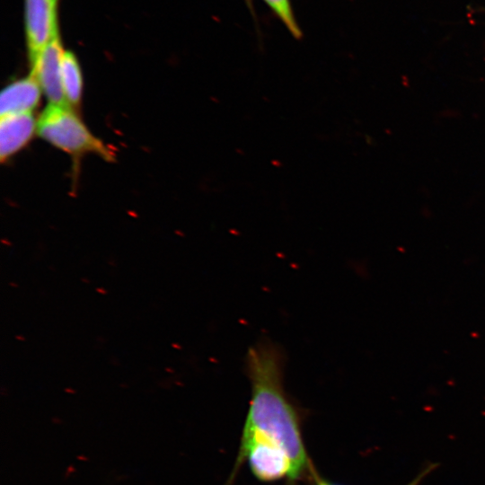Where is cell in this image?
I'll return each mask as SVG.
<instances>
[{"label":"cell","mask_w":485,"mask_h":485,"mask_svg":"<svg viewBox=\"0 0 485 485\" xmlns=\"http://www.w3.org/2000/svg\"><path fill=\"white\" fill-rule=\"evenodd\" d=\"M286 363L284 350L270 340L261 339L248 348L244 370L251 400L240 445L262 441L282 449L297 481L310 475L313 465L304 443L299 411L285 390Z\"/></svg>","instance_id":"obj_1"},{"label":"cell","mask_w":485,"mask_h":485,"mask_svg":"<svg viewBox=\"0 0 485 485\" xmlns=\"http://www.w3.org/2000/svg\"><path fill=\"white\" fill-rule=\"evenodd\" d=\"M37 133L74 159L95 154L106 161H114L113 150L95 137L68 105L48 104L38 119Z\"/></svg>","instance_id":"obj_2"},{"label":"cell","mask_w":485,"mask_h":485,"mask_svg":"<svg viewBox=\"0 0 485 485\" xmlns=\"http://www.w3.org/2000/svg\"><path fill=\"white\" fill-rule=\"evenodd\" d=\"M23 25L31 66L40 53L59 35L58 0H23Z\"/></svg>","instance_id":"obj_3"},{"label":"cell","mask_w":485,"mask_h":485,"mask_svg":"<svg viewBox=\"0 0 485 485\" xmlns=\"http://www.w3.org/2000/svg\"><path fill=\"white\" fill-rule=\"evenodd\" d=\"M64 48L60 35L56 37L31 66V73L38 81L48 104L67 105L62 86L61 63Z\"/></svg>","instance_id":"obj_4"},{"label":"cell","mask_w":485,"mask_h":485,"mask_svg":"<svg viewBox=\"0 0 485 485\" xmlns=\"http://www.w3.org/2000/svg\"><path fill=\"white\" fill-rule=\"evenodd\" d=\"M32 113L0 117V157L4 162L24 147L37 132Z\"/></svg>","instance_id":"obj_5"},{"label":"cell","mask_w":485,"mask_h":485,"mask_svg":"<svg viewBox=\"0 0 485 485\" xmlns=\"http://www.w3.org/2000/svg\"><path fill=\"white\" fill-rule=\"evenodd\" d=\"M41 92L31 74L10 83L0 95V115L32 113L40 102Z\"/></svg>","instance_id":"obj_6"},{"label":"cell","mask_w":485,"mask_h":485,"mask_svg":"<svg viewBox=\"0 0 485 485\" xmlns=\"http://www.w3.org/2000/svg\"><path fill=\"white\" fill-rule=\"evenodd\" d=\"M61 79L66 104L79 106L83 93V75L79 61L74 52L65 50L61 63Z\"/></svg>","instance_id":"obj_7"},{"label":"cell","mask_w":485,"mask_h":485,"mask_svg":"<svg viewBox=\"0 0 485 485\" xmlns=\"http://www.w3.org/2000/svg\"><path fill=\"white\" fill-rule=\"evenodd\" d=\"M279 20L287 31L295 39L301 40L303 31L295 18L291 0H261Z\"/></svg>","instance_id":"obj_8"},{"label":"cell","mask_w":485,"mask_h":485,"mask_svg":"<svg viewBox=\"0 0 485 485\" xmlns=\"http://www.w3.org/2000/svg\"><path fill=\"white\" fill-rule=\"evenodd\" d=\"M310 478L313 481V485H338L336 483H333L331 481H329L327 480H325L324 478H322L315 470V468L313 467V469L312 470L311 472V474H310Z\"/></svg>","instance_id":"obj_9"},{"label":"cell","mask_w":485,"mask_h":485,"mask_svg":"<svg viewBox=\"0 0 485 485\" xmlns=\"http://www.w3.org/2000/svg\"><path fill=\"white\" fill-rule=\"evenodd\" d=\"M428 471L429 470H426L425 472H423L418 478H416L414 481H412L408 485H419L420 481L426 476V474L428 473Z\"/></svg>","instance_id":"obj_10"},{"label":"cell","mask_w":485,"mask_h":485,"mask_svg":"<svg viewBox=\"0 0 485 485\" xmlns=\"http://www.w3.org/2000/svg\"><path fill=\"white\" fill-rule=\"evenodd\" d=\"M247 7L251 12L252 14H254V9L252 4V0H244Z\"/></svg>","instance_id":"obj_11"},{"label":"cell","mask_w":485,"mask_h":485,"mask_svg":"<svg viewBox=\"0 0 485 485\" xmlns=\"http://www.w3.org/2000/svg\"><path fill=\"white\" fill-rule=\"evenodd\" d=\"M96 291H97L98 293H101V294H103V295L107 294V291L104 290L103 288L98 287V288L96 289Z\"/></svg>","instance_id":"obj_12"},{"label":"cell","mask_w":485,"mask_h":485,"mask_svg":"<svg viewBox=\"0 0 485 485\" xmlns=\"http://www.w3.org/2000/svg\"><path fill=\"white\" fill-rule=\"evenodd\" d=\"M16 339L24 340V338H23V337H21V336H16Z\"/></svg>","instance_id":"obj_13"}]
</instances>
